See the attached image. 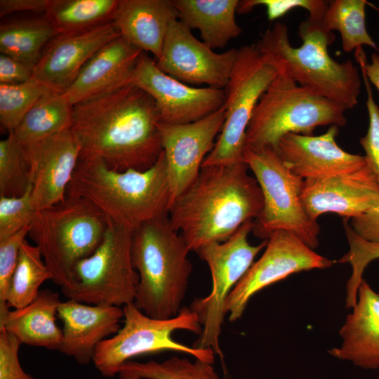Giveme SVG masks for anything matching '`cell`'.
Wrapping results in <instances>:
<instances>
[{"label": "cell", "mask_w": 379, "mask_h": 379, "mask_svg": "<svg viewBox=\"0 0 379 379\" xmlns=\"http://www.w3.org/2000/svg\"><path fill=\"white\" fill-rule=\"evenodd\" d=\"M119 379H221L213 364L173 356L163 361H128L117 374Z\"/></svg>", "instance_id": "obj_32"}, {"label": "cell", "mask_w": 379, "mask_h": 379, "mask_svg": "<svg viewBox=\"0 0 379 379\" xmlns=\"http://www.w3.org/2000/svg\"><path fill=\"white\" fill-rule=\"evenodd\" d=\"M24 149L34 209L39 211L62 201L81 155L80 146L70 129Z\"/></svg>", "instance_id": "obj_17"}, {"label": "cell", "mask_w": 379, "mask_h": 379, "mask_svg": "<svg viewBox=\"0 0 379 379\" xmlns=\"http://www.w3.org/2000/svg\"><path fill=\"white\" fill-rule=\"evenodd\" d=\"M130 82L153 98L163 124L193 123L218 111L225 104L224 89L187 86L162 72L145 52L141 53Z\"/></svg>", "instance_id": "obj_14"}, {"label": "cell", "mask_w": 379, "mask_h": 379, "mask_svg": "<svg viewBox=\"0 0 379 379\" xmlns=\"http://www.w3.org/2000/svg\"><path fill=\"white\" fill-rule=\"evenodd\" d=\"M354 55L360 69L364 72L369 82L373 84L379 92V55L373 53L371 55V61L368 63L362 47H360L355 50Z\"/></svg>", "instance_id": "obj_44"}, {"label": "cell", "mask_w": 379, "mask_h": 379, "mask_svg": "<svg viewBox=\"0 0 379 379\" xmlns=\"http://www.w3.org/2000/svg\"><path fill=\"white\" fill-rule=\"evenodd\" d=\"M30 185L24 147L13 133L8 132L0 141V195L20 197Z\"/></svg>", "instance_id": "obj_34"}, {"label": "cell", "mask_w": 379, "mask_h": 379, "mask_svg": "<svg viewBox=\"0 0 379 379\" xmlns=\"http://www.w3.org/2000/svg\"><path fill=\"white\" fill-rule=\"evenodd\" d=\"M22 343L13 334L0 330V379H36L22 368L18 352Z\"/></svg>", "instance_id": "obj_40"}, {"label": "cell", "mask_w": 379, "mask_h": 379, "mask_svg": "<svg viewBox=\"0 0 379 379\" xmlns=\"http://www.w3.org/2000/svg\"><path fill=\"white\" fill-rule=\"evenodd\" d=\"M253 221L244 222L226 241L208 243L195 251L209 267L212 288L207 296L196 298L190 306L201 326L199 338L192 346L211 349L220 358L222 352L220 336L227 315L225 305L228 296L267 243L265 239L256 246L249 244L248 236L253 231Z\"/></svg>", "instance_id": "obj_11"}, {"label": "cell", "mask_w": 379, "mask_h": 379, "mask_svg": "<svg viewBox=\"0 0 379 379\" xmlns=\"http://www.w3.org/2000/svg\"><path fill=\"white\" fill-rule=\"evenodd\" d=\"M106 216L87 199L67 195L61 202L36 211L28 236L61 288L70 281L81 260L100 244L108 226Z\"/></svg>", "instance_id": "obj_6"}, {"label": "cell", "mask_w": 379, "mask_h": 379, "mask_svg": "<svg viewBox=\"0 0 379 379\" xmlns=\"http://www.w3.org/2000/svg\"><path fill=\"white\" fill-rule=\"evenodd\" d=\"M119 36L113 21L84 32L58 34L44 48L33 77L51 90L64 93L89 59Z\"/></svg>", "instance_id": "obj_19"}, {"label": "cell", "mask_w": 379, "mask_h": 379, "mask_svg": "<svg viewBox=\"0 0 379 379\" xmlns=\"http://www.w3.org/2000/svg\"><path fill=\"white\" fill-rule=\"evenodd\" d=\"M132 234L109 220L100 244L75 265L70 281L61 288L62 294L89 305L124 307L134 302L139 276L131 260Z\"/></svg>", "instance_id": "obj_10"}, {"label": "cell", "mask_w": 379, "mask_h": 379, "mask_svg": "<svg viewBox=\"0 0 379 379\" xmlns=\"http://www.w3.org/2000/svg\"><path fill=\"white\" fill-rule=\"evenodd\" d=\"M119 0H51L44 14L58 34L86 31L112 21Z\"/></svg>", "instance_id": "obj_29"}, {"label": "cell", "mask_w": 379, "mask_h": 379, "mask_svg": "<svg viewBox=\"0 0 379 379\" xmlns=\"http://www.w3.org/2000/svg\"><path fill=\"white\" fill-rule=\"evenodd\" d=\"M333 261L308 247L294 234L279 230L268 239L262 256L253 262L226 302L230 321L239 319L250 299L262 289L289 275L312 269H326Z\"/></svg>", "instance_id": "obj_13"}, {"label": "cell", "mask_w": 379, "mask_h": 379, "mask_svg": "<svg viewBox=\"0 0 379 379\" xmlns=\"http://www.w3.org/2000/svg\"><path fill=\"white\" fill-rule=\"evenodd\" d=\"M32 77L33 67L11 56L0 54V84H20Z\"/></svg>", "instance_id": "obj_41"}, {"label": "cell", "mask_w": 379, "mask_h": 379, "mask_svg": "<svg viewBox=\"0 0 379 379\" xmlns=\"http://www.w3.org/2000/svg\"><path fill=\"white\" fill-rule=\"evenodd\" d=\"M123 310V326L98 345L93 358L92 362L103 376L117 375L121 366L133 357L164 351L186 354L213 364L215 354L213 350L190 347L173 338V333L178 330L200 334L199 318L190 307H182L175 317L168 319H153L134 302L124 305Z\"/></svg>", "instance_id": "obj_8"}, {"label": "cell", "mask_w": 379, "mask_h": 379, "mask_svg": "<svg viewBox=\"0 0 379 379\" xmlns=\"http://www.w3.org/2000/svg\"><path fill=\"white\" fill-rule=\"evenodd\" d=\"M378 9V8H377ZM379 11V10H378Z\"/></svg>", "instance_id": "obj_45"}, {"label": "cell", "mask_w": 379, "mask_h": 379, "mask_svg": "<svg viewBox=\"0 0 379 379\" xmlns=\"http://www.w3.org/2000/svg\"><path fill=\"white\" fill-rule=\"evenodd\" d=\"M361 73L367 93L366 104L368 114V128L366 135L361 138L359 142L365 151L367 163L379 182V107L373 99L368 78L362 70Z\"/></svg>", "instance_id": "obj_39"}, {"label": "cell", "mask_w": 379, "mask_h": 379, "mask_svg": "<svg viewBox=\"0 0 379 379\" xmlns=\"http://www.w3.org/2000/svg\"><path fill=\"white\" fill-rule=\"evenodd\" d=\"M51 91L34 77L20 84H0L1 127L13 131L36 102Z\"/></svg>", "instance_id": "obj_33"}, {"label": "cell", "mask_w": 379, "mask_h": 379, "mask_svg": "<svg viewBox=\"0 0 379 379\" xmlns=\"http://www.w3.org/2000/svg\"><path fill=\"white\" fill-rule=\"evenodd\" d=\"M36 211L32 204V185L20 197L0 195V241L29 227Z\"/></svg>", "instance_id": "obj_36"}, {"label": "cell", "mask_w": 379, "mask_h": 379, "mask_svg": "<svg viewBox=\"0 0 379 379\" xmlns=\"http://www.w3.org/2000/svg\"><path fill=\"white\" fill-rule=\"evenodd\" d=\"M279 72L277 64L255 44L238 48L229 81L224 88V124L213 149L201 166L243 161L246 131L253 112Z\"/></svg>", "instance_id": "obj_12"}, {"label": "cell", "mask_w": 379, "mask_h": 379, "mask_svg": "<svg viewBox=\"0 0 379 379\" xmlns=\"http://www.w3.org/2000/svg\"><path fill=\"white\" fill-rule=\"evenodd\" d=\"M185 239L168 215L133 232L131 260L139 276L135 306L156 319L175 317L182 309L192 267Z\"/></svg>", "instance_id": "obj_5"}, {"label": "cell", "mask_w": 379, "mask_h": 379, "mask_svg": "<svg viewBox=\"0 0 379 379\" xmlns=\"http://www.w3.org/2000/svg\"><path fill=\"white\" fill-rule=\"evenodd\" d=\"M347 109L279 71L259 99L247 127L245 147L276 150L287 133L313 135L322 126H344Z\"/></svg>", "instance_id": "obj_7"}, {"label": "cell", "mask_w": 379, "mask_h": 379, "mask_svg": "<svg viewBox=\"0 0 379 379\" xmlns=\"http://www.w3.org/2000/svg\"><path fill=\"white\" fill-rule=\"evenodd\" d=\"M225 119L224 106L204 119L186 124L159 123L171 204L196 180L206 156L215 146Z\"/></svg>", "instance_id": "obj_16"}, {"label": "cell", "mask_w": 379, "mask_h": 379, "mask_svg": "<svg viewBox=\"0 0 379 379\" xmlns=\"http://www.w3.org/2000/svg\"><path fill=\"white\" fill-rule=\"evenodd\" d=\"M60 301L57 292L40 291L32 303L20 308L0 311V330L15 335L22 344L59 350L62 331L56 324Z\"/></svg>", "instance_id": "obj_25"}, {"label": "cell", "mask_w": 379, "mask_h": 379, "mask_svg": "<svg viewBox=\"0 0 379 379\" xmlns=\"http://www.w3.org/2000/svg\"><path fill=\"white\" fill-rule=\"evenodd\" d=\"M238 48L218 53L199 41L178 19L168 26L157 67L182 81L224 89L230 77Z\"/></svg>", "instance_id": "obj_15"}, {"label": "cell", "mask_w": 379, "mask_h": 379, "mask_svg": "<svg viewBox=\"0 0 379 379\" xmlns=\"http://www.w3.org/2000/svg\"><path fill=\"white\" fill-rule=\"evenodd\" d=\"M56 35L58 33L44 15L1 23L0 52L34 69L44 48Z\"/></svg>", "instance_id": "obj_28"}, {"label": "cell", "mask_w": 379, "mask_h": 379, "mask_svg": "<svg viewBox=\"0 0 379 379\" xmlns=\"http://www.w3.org/2000/svg\"><path fill=\"white\" fill-rule=\"evenodd\" d=\"M244 162L201 166L196 180L172 203L168 217L190 251L228 239L256 219L263 196Z\"/></svg>", "instance_id": "obj_2"}, {"label": "cell", "mask_w": 379, "mask_h": 379, "mask_svg": "<svg viewBox=\"0 0 379 379\" xmlns=\"http://www.w3.org/2000/svg\"><path fill=\"white\" fill-rule=\"evenodd\" d=\"M143 51L121 36L98 51L64 92L72 105L130 82Z\"/></svg>", "instance_id": "obj_22"}, {"label": "cell", "mask_w": 379, "mask_h": 379, "mask_svg": "<svg viewBox=\"0 0 379 379\" xmlns=\"http://www.w3.org/2000/svg\"><path fill=\"white\" fill-rule=\"evenodd\" d=\"M28 232L27 227L0 241V310L8 309L6 303L8 291L17 266L20 245L28 236Z\"/></svg>", "instance_id": "obj_38"}, {"label": "cell", "mask_w": 379, "mask_h": 379, "mask_svg": "<svg viewBox=\"0 0 379 379\" xmlns=\"http://www.w3.org/2000/svg\"><path fill=\"white\" fill-rule=\"evenodd\" d=\"M174 19L178 15L171 0H119L112 21L123 38L158 60Z\"/></svg>", "instance_id": "obj_24"}, {"label": "cell", "mask_w": 379, "mask_h": 379, "mask_svg": "<svg viewBox=\"0 0 379 379\" xmlns=\"http://www.w3.org/2000/svg\"><path fill=\"white\" fill-rule=\"evenodd\" d=\"M366 0H333L328 1L321 24L324 28L338 31L342 48L346 53L362 46L377 51V45L369 35L366 26Z\"/></svg>", "instance_id": "obj_31"}, {"label": "cell", "mask_w": 379, "mask_h": 379, "mask_svg": "<svg viewBox=\"0 0 379 379\" xmlns=\"http://www.w3.org/2000/svg\"><path fill=\"white\" fill-rule=\"evenodd\" d=\"M243 161L253 171L263 196V208L253 221L254 235L265 240L275 232L284 230L310 248H317L320 227L302 206L304 180L294 174L271 147H245Z\"/></svg>", "instance_id": "obj_9"}, {"label": "cell", "mask_w": 379, "mask_h": 379, "mask_svg": "<svg viewBox=\"0 0 379 379\" xmlns=\"http://www.w3.org/2000/svg\"><path fill=\"white\" fill-rule=\"evenodd\" d=\"M339 127L330 126L320 135L287 133L276 151L296 175L317 179L359 169L367 164L365 155L349 153L337 143Z\"/></svg>", "instance_id": "obj_20"}, {"label": "cell", "mask_w": 379, "mask_h": 379, "mask_svg": "<svg viewBox=\"0 0 379 379\" xmlns=\"http://www.w3.org/2000/svg\"><path fill=\"white\" fill-rule=\"evenodd\" d=\"M348 224L361 238L379 243V204L363 214L351 218Z\"/></svg>", "instance_id": "obj_42"}, {"label": "cell", "mask_w": 379, "mask_h": 379, "mask_svg": "<svg viewBox=\"0 0 379 379\" xmlns=\"http://www.w3.org/2000/svg\"><path fill=\"white\" fill-rule=\"evenodd\" d=\"M328 5V1L324 0H243L239 1L237 13L246 14L256 6H264L267 19L273 21L294 8H300L308 12V18L321 22Z\"/></svg>", "instance_id": "obj_37"}, {"label": "cell", "mask_w": 379, "mask_h": 379, "mask_svg": "<svg viewBox=\"0 0 379 379\" xmlns=\"http://www.w3.org/2000/svg\"><path fill=\"white\" fill-rule=\"evenodd\" d=\"M343 225L350 250L338 262L349 263L352 267V274L346 286L345 302L347 308H353L357 303L358 288L366 267L373 260L379 258V243L359 237L349 225L347 218H344Z\"/></svg>", "instance_id": "obj_35"}, {"label": "cell", "mask_w": 379, "mask_h": 379, "mask_svg": "<svg viewBox=\"0 0 379 379\" xmlns=\"http://www.w3.org/2000/svg\"><path fill=\"white\" fill-rule=\"evenodd\" d=\"M57 315L63 325L59 351L86 365L93 361L98 345L119 330L124 310L68 299L60 302Z\"/></svg>", "instance_id": "obj_21"}, {"label": "cell", "mask_w": 379, "mask_h": 379, "mask_svg": "<svg viewBox=\"0 0 379 379\" xmlns=\"http://www.w3.org/2000/svg\"><path fill=\"white\" fill-rule=\"evenodd\" d=\"M298 34L302 43L295 47L290 42L286 25L277 22L255 44L279 71L298 84L347 110L352 109L361 92L359 70L350 59L340 62L330 56L328 47L335 39L334 33L324 28L321 22L307 18L300 23Z\"/></svg>", "instance_id": "obj_4"}, {"label": "cell", "mask_w": 379, "mask_h": 379, "mask_svg": "<svg viewBox=\"0 0 379 379\" xmlns=\"http://www.w3.org/2000/svg\"><path fill=\"white\" fill-rule=\"evenodd\" d=\"M342 345L328 351L365 369L379 368V294L362 279L357 303L340 331Z\"/></svg>", "instance_id": "obj_23"}, {"label": "cell", "mask_w": 379, "mask_h": 379, "mask_svg": "<svg viewBox=\"0 0 379 379\" xmlns=\"http://www.w3.org/2000/svg\"><path fill=\"white\" fill-rule=\"evenodd\" d=\"M160 122L153 98L129 82L73 105L70 131L80 158L100 159L118 171H145L163 152Z\"/></svg>", "instance_id": "obj_1"}, {"label": "cell", "mask_w": 379, "mask_h": 379, "mask_svg": "<svg viewBox=\"0 0 379 379\" xmlns=\"http://www.w3.org/2000/svg\"><path fill=\"white\" fill-rule=\"evenodd\" d=\"M238 0H172L180 20L198 29L211 49L223 48L242 29L236 21Z\"/></svg>", "instance_id": "obj_26"}, {"label": "cell", "mask_w": 379, "mask_h": 379, "mask_svg": "<svg viewBox=\"0 0 379 379\" xmlns=\"http://www.w3.org/2000/svg\"><path fill=\"white\" fill-rule=\"evenodd\" d=\"M67 195L87 199L109 220L133 232L168 215L171 196L164 151L145 171H118L100 159L80 158Z\"/></svg>", "instance_id": "obj_3"}, {"label": "cell", "mask_w": 379, "mask_h": 379, "mask_svg": "<svg viewBox=\"0 0 379 379\" xmlns=\"http://www.w3.org/2000/svg\"><path fill=\"white\" fill-rule=\"evenodd\" d=\"M47 280H52V274L39 248L24 239L6 296L7 307L20 309L32 303L38 297L40 286Z\"/></svg>", "instance_id": "obj_30"}, {"label": "cell", "mask_w": 379, "mask_h": 379, "mask_svg": "<svg viewBox=\"0 0 379 379\" xmlns=\"http://www.w3.org/2000/svg\"><path fill=\"white\" fill-rule=\"evenodd\" d=\"M51 0H0L1 18L12 13L31 11L46 13Z\"/></svg>", "instance_id": "obj_43"}, {"label": "cell", "mask_w": 379, "mask_h": 379, "mask_svg": "<svg viewBox=\"0 0 379 379\" xmlns=\"http://www.w3.org/2000/svg\"><path fill=\"white\" fill-rule=\"evenodd\" d=\"M72 116L73 105L65 94L51 91L36 102L12 132L25 147L70 129Z\"/></svg>", "instance_id": "obj_27"}, {"label": "cell", "mask_w": 379, "mask_h": 379, "mask_svg": "<svg viewBox=\"0 0 379 379\" xmlns=\"http://www.w3.org/2000/svg\"><path fill=\"white\" fill-rule=\"evenodd\" d=\"M301 201L314 220L326 213L351 219L379 204V182L367 163L355 171L304 180Z\"/></svg>", "instance_id": "obj_18"}]
</instances>
